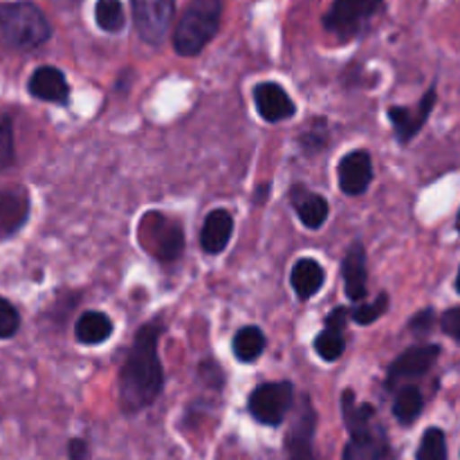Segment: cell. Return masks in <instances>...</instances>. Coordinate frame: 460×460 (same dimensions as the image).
I'll list each match as a JSON object with an SVG mask.
<instances>
[{
  "instance_id": "obj_12",
  "label": "cell",
  "mask_w": 460,
  "mask_h": 460,
  "mask_svg": "<svg viewBox=\"0 0 460 460\" xmlns=\"http://www.w3.org/2000/svg\"><path fill=\"white\" fill-rule=\"evenodd\" d=\"M30 94L40 99V102H52L66 106L67 99H70V85H67L61 70L52 66H43L31 75Z\"/></svg>"
},
{
  "instance_id": "obj_24",
  "label": "cell",
  "mask_w": 460,
  "mask_h": 460,
  "mask_svg": "<svg viewBox=\"0 0 460 460\" xmlns=\"http://www.w3.org/2000/svg\"><path fill=\"white\" fill-rule=\"evenodd\" d=\"M346 341H344V328L326 326L314 340V350L319 353V358H323L326 362H337V359L344 355Z\"/></svg>"
},
{
  "instance_id": "obj_31",
  "label": "cell",
  "mask_w": 460,
  "mask_h": 460,
  "mask_svg": "<svg viewBox=\"0 0 460 460\" xmlns=\"http://www.w3.org/2000/svg\"><path fill=\"white\" fill-rule=\"evenodd\" d=\"M431 323H434V310H422V313H418L416 317L409 322V328H411L413 332H425L429 331Z\"/></svg>"
},
{
  "instance_id": "obj_7",
  "label": "cell",
  "mask_w": 460,
  "mask_h": 460,
  "mask_svg": "<svg viewBox=\"0 0 460 460\" xmlns=\"http://www.w3.org/2000/svg\"><path fill=\"white\" fill-rule=\"evenodd\" d=\"M314 427H317V416H314L310 400L304 395L286 436L288 460H317L313 447Z\"/></svg>"
},
{
  "instance_id": "obj_14",
  "label": "cell",
  "mask_w": 460,
  "mask_h": 460,
  "mask_svg": "<svg viewBox=\"0 0 460 460\" xmlns=\"http://www.w3.org/2000/svg\"><path fill=\"white\" fill-rule=\"evenodd\" d=\"M234 232V218L227 209H214L202 225L200 243L207 254H220Z\"/></svg>"
},
{
  "instance_id": "obj_35",
  "label": "cell",
  "mask_w": 460,
  "mask_h": 460,
  "mask_svg": "<svg viewBox=\"0 0 460 460\" xmlns=\"http://www.w3.org/2000/svg\"><path fill=\"white\" fill-rule=\"evenodd\" d=\"M458 229H460V214H458Z\"/></svg>"
},
{
  "instance_id": "obj_2",
  "label": "cell",
  "mask_w": 460,
  "mask_h": 460,
  "mask_svg": "<svg viewBox=\"0 0 460 460\" xmlns=\"http://www.w3.org/2000/svg\"><path fill=\"white\" fill-rule=\"evenodd\" d=\"M52 36L48 18L31 3L0 4V43L12 49H34Z\"/></svg>"
},
{
  "instance_id": "obj_6",
  "label": "cell",
  "mask_w": 460,
  "mask_h": 460,
  "mask_svg": "<svg viewBox=\"0 0 460 460\" xmlns=\"http://www.w3.org/2000/svg\"><path fill=\"white\" fill-rule=\"evenodd\" d=\"M175 16V0H133V18L139 39L157 45L164 40Z\"/></svg>"
},
{
  "instance_id": "obj_32",
  "label": "cell",
  "mask_w": 460,
  "mask_h": 460,
  "mask_svg": "<svg viewBox=\"0 0 460 460\" xmlns=\"http://www.w3.org/2000/svg\"><path fill=\"white\" fill-rule=\"evenodd\" d=\"M67 456L70 460H85L88 458V443L81 438H72L67 443Z\"/></svg>"
},
{
  "instance_id": "obj_28",
  "label": "cell",
  "mask_w": 460,
  "mask_h": 460,
  "mask_svg": "<svg viewBox=\"0 0 460 460\" xmlns=\"http://www.w3.org/2000/svg\"><path fill=\"white\" fill-rule=\"evenodd\" d=\"M13 157H16V151H13L12 121L7 117H0V169L12 166Z\"/></svg>"
},
{
  "instance_id": "obj_9",
  "label": "cell",
  "mask_w": 460,
  "mask_h": 460,
  "mask_svg": "<svg viewBox=\"0 0 460 460\" xmlns=\"http://www.w3.org/2000/svg\"><path fill=\"white\" fill-rule=\"evenodd\" d=\"M340 187L346 196H362L373 182V162L367 151L346 153L340 162Z\"/></svg>"
},
{
  "instance_id": "obj_1",
  "label": "cell",
  "mask_w": 460,
  "mask_h": 460,
  "mask_svg": "<svg viewBox=\"0 0 460 460\" xmlns=\"http://www.w3.org/2000/svg\"><path fill=\"white\" fill-rule=\"evenodd\" d=\"M160 332L162 326L155 319L135 335L133 349L119 373V407L126 413L144 411L160 398L164 386V371L157 353Z\"/></svg>"
},
{
  "instance_id": "obj_29",
  "label": "cell",
  "mask_w": 460,
  "mask_h": 460,
  "mask_svg": "<svg viewBox=\"0 0 460 460\" xmlns=\"http://www.w3.org/2000/svg\"><path fill=\"white\" fill-rule=\"evenodd\" d=\"M21 326V317H18V310L13 308L9 301L0 299V340H7Z\"/></svg>"
},
{
  "instance_id": "obj_21",
  "label": "cell",
  "mask_w": 460,
  "mask_h": 460,
  "mask_svg": "<svg viewBox=\"0 0 460 460\" xmlns=\"http://www.w3.org/2000/svg\"><path fill=\"white\" fill-rule=\"evenodd\" d=\"M341 411H344V422L350 434L368 429L376 420V409L371 404H358L355 394L350 389L344 391V395H341Z\"/></svg>"
},
{
  "instance_id": "obj_30",
  "label": "cell",
  "mask_w": 460,
  "mask_h": 460,
  "mask_svg": "<svg viewBox=\"0 0 460 460\" xmlns=\"http://www.w3.org/2000/svg\"><path fill=\"white\" fill-rule=\"evenodd\" d=\"M440 326H443V331L447 332L452 340H456L460 344V308H449L447 313L443 314V319H440Z\"/></svg>"
},
{
  "instance_id": "obj_13",
  "label": "cell",
  "mask_w": 460,
  "mask_h": 460,
  "mask_svg": "<svg viewBox=\"0 0 460 460\" xmlns=\"http://www.w3.org/2000/svg\"><path fill=\"white\" fill-rule=\"evenodd\" d=\"M341 277L346 283V296L350 301H362L367 296V254L362 243H355L341 261Z\"/></svg>"
},
{
  "instance_id": "obj_3",
  "label": "cell",
  "mask_w": 460,
  "mask_h": 460,
  "mask_svg": "<svg viewBox=\"0 0 460 460\" xmlns=\"http://www.w3.org/2000/svg\"><path fill=\"white\" fill-rule=\"evenodd\" d=\"M220 13H223V0H191L175 25V52L182 57L200 54L218 31Z\"/></svg>"
},
{
  "instance_id": "obj_18",
  "label": "cell",
  "mask_w": 460,
  "mask_h": 460,
  "mask_svg": "<svg viewBox=\"0 0 460 460\" xmlns=\"http://www.w3.org/2000/svg\"><path fill=\"white\" fill-rule=\"evenodd\" d=\"M30 200L22 191H0V234H13L25 225Z\"/></svg>"
},
{
  "instance_id": "obj_20",
  "label": "cell",
  "mask_w": 460,
  "mask_h": 460,
  "mask_svg": "<svg viewBox=\"0 0 460 460\" xmlns=\"http://www.w3.org/2000/svg\"><path fill=\"white\" fill-rule=\"evenodd\" d=\"M153 236H155V254L162 261H173L182 254L184 238L178 225L169 223L162 216H157V229L153 232Z\"/></svg>"
},
{
  "instance_id": "obj_19",
  "label": "cell",
  "mask_w": 460,
  "mask_h": 460,
  "mask_svg": "<svg viewBox=\"0 0 460 460\" xmlns=\"http://www.w3.org/2000/svg\"><path fill=\"white\" fill-rule=\"evenodd\" d=\"M76 332V340L81 344H88V346H97L103 344L108 337L112 335V322L108 314L97 313V310H90V313H84L79 317L75 326Z\"/></svg>"
},
{
  "instance_id": "obj_27",
  "label": "cell",
  "mask_w": 460,
  "mask_h": 460,
  "mask_svg": "<svg viewBox=\"0 0 460 460\" xmlns=\"http://www.w3.org/2000/svg\"><path fill=\"white\" fill-rule=\"evenodd\" d=\"M386 308H389V296L382 292L373 304L358 305V308L350 310V317H353V322H358L359 326H368V323L377 322V319L386 313Z\"/></svg>"
},
{
  "instance_id": "obj_11",
  "label": "cell",
  "mask_w": 460,
  "mask_h": 460,
  "mask_svg": "<svg viewBox=\"0 0 460 460\" xmlns=\"http://www.w3.org/2000/svg\"><path fill=\"white\" fill-rule=\"evenodd\" d=\"M440 355V346L427 344V346H413V349L404 350L389 368V385H395L398 380H407V377H420L429 371L436 364Z\"/></svg>"
},
{
  "instance_id": "obj_16",
  "label": "cell",
  "mask_w": 460,
  "mask_h": 460,
  "mask_svg": "<svg viewBox=\"0 0 460 460\" xmlns=\"http://www.w3.org/2000/svg\"><path fill=\"white\" fill-rule=\"evenodd\" d=\"M386 456V438L382 429L368 427V429L350 434L349 445L344 449L341 460H385Z\"/></svg>"
},
{
  "instance_id": "obj_22",
  "label": "cell",
  "mask_w": 460,
  "mask_h": 460,
  "mask_svg": "<svg viewBox=\"0 0 460 460\" xmlns=\"http://www.w3.org/2000/svg\"><path fill=\"white\" fill-rule=\"evenodd\" d=\"M265 350V335L261 332V328L247 326L241 328L234 337V355H236L241 362H256L261 358V353Z\"/></svg>"
},
{
  "instance_id": "obj_17",
  "label": "cell",
  "mask_w": 460,
  "mask_h": 460,
  "mask_svg": "<svg viewBox=\"0 0 460 460\" xmlns=\"http://www.w3.org/2000/svg\"><path fill=\"white\" fill-rule=\"evenodd\" d=\"M290 281L296 296H299L301 301H305L322 290L323 281H326V270H323L322 263H317L314 259H299L295 263V268H292Z\"/></svg>"
},
{
  "instance_id": "obj_34",
  "label": "cell",
  "mask_w": 460,
  "mask_h": 460,
  "mask_svg": "<svg viewBox=\"0 0 460 460\" xmlns=\"http://www.w3.org/2000/svg\"><path fill=\"white\" fill-rule=\"evenodd\" d=\"M61 3H76V0H61Z\"/></svg>"
},
{
  "instance_id": "obj_33",
  "label": "cell",
  "mask_w": 460,
  "mask_h": 460,
  "mask_svg": "<svg viewBox=\"0 0 460 460\" xmlns=\"http://www.w3.org/2000/svg\"><path fill=\"white\" fill-rule=\"evenodd\" d=\"M456 290H458V295H460V270H458V277H456Z\"/></svg>"
},
{
  "instance_id": "obj_5",
  "label": "cell",
  "mask_w": 460,
  "mask_h": 460,
  "mask_svg": "<svg viewBox=\"0 0 460 460\" xmlns=\"http://www.w3.org/2000/svg\"><path fill=\"white\" fill-rule=\"evenodd\" d=\"M382 0H335L323 16V27L340 40H349L364 30L368 18L377 12Z\"/></svg>"
},
{
  "instance_id": "obj_26",
  "label": "cell",
  "mask_w": 460,
  "mask_h": 460,
  "mask_svg": "<svg viewBox=\"0 0 460 460\" xmlns=\"http://www.w3.org/2000/svg\"><path fill=\"white\" fill-rule=\"evenodd\" d=\"M418 460H447V443L438 427L425 431L420 447H418Z\"/></svg>"
},
{
  "instance_id": "obj_15",
  "label": "cell",
  "mask_w": 460,
  "mask_h": 460,
  "mask_svg": "<svg viewBox=\"0 0 460 460\" xmlns=\"http://www.w3.org/2000/svg\"><path fill=\"white\" fill-rule=\"evenodd\" d=\"M292 207L296 209V216H299L301 223L308 229H319L328 218V200L319 193L308 191L305 187H299L296 184L290 191Z\"/></svg>"
},
{
  "instance_id": "obj_10",
  "label": "cell",
  "mask_w": 460,
  "mask_h": 460,
  "mask_svg": "<svg viewBox=\"0 0 460 460\" xmlns=\"http://www.w3.org/2000/svg\"><path fill=\"white\" fill-rule=\"evenodd\" d=\"M254 103L259 115L265 121H283L290 119L295 115L296 106L290 99V94L283 90V85L274 84V81H265L254 88Z\"/></svg>"
},
{
  "instance_id": "obj_23",
  "label": "cell",
  "mask_w": 460,
  "mask_h": 460,
  "mask_svg": "<svg viewBox=\"0 0 460 460\" xmlns=\"http://www.w3.org/2000/svg\"><path fill=\"white\" fill-rule=\"evenodd\" d=\"M422 407H425V400H422L420 391H418L416 386H407V389H402L395 395L394 416L398 418L402 425H411V422L422 413Z\"/></svg>"
},
{
  "instance_id": "obj_8",
  "label": "cell",
  "mask_w": 460,
  "mask_h": 460,
  "mask_svg": "<svg viewBox=\"0 0 460 460\" xmlns=\"http://www.w3.org/2000/svg\"><path fill=\"white\" fill-rule=\"evenodd\" d=\"M434 106H436V90L431 88L429 93L420 99L416 111H413V108H402V106L389 108V119L391 124H394L395 137H398L400 144H409L418 133H420V128L427 124Z\"/></svg>"
},
{
  "instance_id": "obj_4",
  "label": "cell",
  "mask_w": 460,
  "mask_h": 460,
  "mask_svg": "<svg viewBox=\"0 0 460 460\" xmlns=\"http://www.w3.org/2000/svg\"><path fill=\"white\" fill-rule=\"evenodd\" d=\"M292 402H295V391L290 382H268L256 386L254 394L250 395V413L263 425L279 427L290 413Z\"/></svg>"
},
{
  "instance_id": "obj_25",
  "label": "cell",
  "mask_w": 460,
  "mask_h": 460,
  "mask_svg": "<svg viewBox=\"0 0 460 460\" xmlns=\"http://www.w3.org/2000/svg\"><path fill=\"white\" fill-rule=\"evenodd\" d=\"M94 18H97V25L103 31H111V34L119 31L126 22L124 7H121L119 0H97V4H94Z\"/></svg>"
}]
</instances>
